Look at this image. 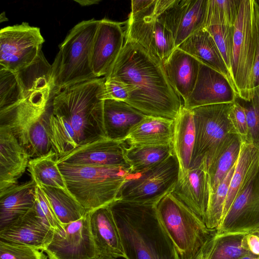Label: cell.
<instances>
[{
	"instance_id": "24",
	"label": "cell",
	"mask_w": 259,
	"mask_h": 259,
	"mask_svg": "<svg viewBox=\"0 0 259 259\" xmlns=\"http://www.w3.org/2000/svg\"><path fill=\"white\" fill-rule=\"evenodd\" d=\"M36 184L31 180L0 193V230L29 212L35 201Z\"/></svg>"
},
{
	"instance_id": "43",
	"label": "cell",
	"mask_w": 259,
	"mask_h": 259,
	"mask_svg": "<svg viewBox=\"0 0 259 259\" xmlns=\"http://www.w3.org/2000/svg\"><path fill=\"white\" fill-rule=\"evenodd\" d=\"M243 245L251 254L259 256V236L256 232L244 234Z\"/></svg>"
},
{
	"instance_id": "9",
	"label": "cell",
	"mask_w": 259,
	"mask_h": 259,
	"mask_svg": "<svg viewBox=\"0 0 259 259\" xmlns=\"http://www.w3.org/2000/svg\"><path fill=\"white\" fill-rule=\"evenodd\" d=\"M179 172L178 159L172 153L147 169L128 176L120 190L117 199L157 204L166 195L172 192Z\"/></svg>"
},
{
	"instance_id": "18",
	"label": "cell",
	"mask_w": 259,
	"mask_h": 259,
	"mask_svg": "<svg viewBox=\"0 0 259 259\" xmlns=\"http://www.w3.org/2000/svg\"><path fill=\"white\" fill-rule=\"evenodd\" d=\"M172 193L204 222L210 195L209 175L204 159L179 177Z\"/></svg>"
},
{
	"instance_id": "34",
	"label": "cell",
	"mask_w": 259,
	"mask_h": 259,
	"mask_svg": "<svg viewBox=\"0 0 259 259\" xmlns=\"http://www.w3.org/2000/svg\"><path fill=\"white\" fill-rule=\"evenodd\" d=\"M241 0H208L204 27L224 25L234 26Z\"/></svg>"
},
{
	"instance_id": "38",
	"label": "cell",
	"mask_w": 259,
	"mask_h": 259,
	"mask_svg": "<svg viewBox=\"0 0 259 259\" xmlns=\"http://www.w3.org/2000/svg\"><path fill=\"white\" fill-rule=\"evenodd\" d=\"M33 209L42 222L55 232L62 233L64 227L58 220L46 195L36 185Z\"/></svg>"
},
{
	"instance_id": "27",
	"label": "cell",
	"mask_w": 259,
	"mask_h": 259,
	"mask_svg": "<svg viewBox=\"0 0 259 259\" xmlns=\"http://www.w3.org/2000/svg\"><path fill=\"white\" fill-rule=\"evenodd\" d=\"M174 121L162 117L146 115L125 139L130 146L167 145L172 143Z\"/></svg>"
},
{
	"instance_id": "13",
	"label": "cell",
	"mask_w": 259,
	"mask_h": 259,
	"mask_svg": "<svg viewBox=\"0 0 259 259\" xmlns=\"http://www.w3.org/2000/svg\"><path fill=\"white\" fill-rule=\"evenodd\" d=\"M155 2L142 11L130 13L124 38L138 44L163 64L177 48L170 32L153 14Z\"/></svg>"
},
{
	"instance_id": "35",
	"label": "cell",
	"mask_w": 259,
	"mask_h": 259,
	"mask_svg": "<svg viewBox=\"0 0 259 259\" xmlns=\"http://www.w3.org/2000/svg\"><path fill=\"white\" fill-rule=\"evenodd\" d=\"M237 162V161H236ZM236 162L221 182L215 191L210 196L204 223L209 229H215L221 223L225 201Z\"/></svg>"
},
{
	"instance_id": "2",
	"label": "cell",
	"mask_w": 259,
	"mask_h": 259,
	"mask_svg": "<svg viewBox=\"0 0 259 259\" xmlns=\"http://www.w3.org/2000/svg\"><path fill=\"white\" fill-rule=\"evenodd\" d=\"M105 80L104 77L96 78L62 90L54 96L49 138L58 159L80 145L104 137L101 95Z\"/></svg>"
},
{
	"instance_id": "30",
	"label": "cell",
	"mask_w": 259,
	"mask_h": 259,
	"mask_svg": "<svg viewBox=\"0 0 259 259\" xmlns=\"http://www.w3.org/2000/svg\"><path fill=\"white\" fill-rule=\"evenodd\" d=\"M259 231V196L241 208L228 212L216 229L217 234H241Z\"/></svg>"
},
{
	"instance_id": "1",
	"label": "cell",
	"mask_w": 259,
	"mask_h": 259,
	"mask_svg": "<svg viewBox=\"0 0 259 259\" xmlns=\"http://www.w3.org/2000/svg\"><path fill=\"white\" fill-rule=\"evenodd\" d=\"M104 77L132 86L125 102L145 115L174 120L183 105L163 64L130 39L124 38L120 53Z\"/></svg>"
},
{
	"instance_id": "8",
	"label": "cell",
	"mask_w": 259,
	"mask_h": 259,
	"mask_svg": "<svg viewBox=\"0 0 259 259\" xmlns=\"http://www.w3.org/2000/svg\"><path fill=\"white\" fill-rule=\"evenodd\" d=\"M254 2L255 0H241L234 25L231 75L238 97L245 101H249L254 94Z\"/></svg>"
},
{
	"instance_id": "48",
	"label": "cell",
	"mask_w": 259,
	"mask_h": 259,
	"mask_svg": "<svg viewBox=\"0 0 259 259\" xmlns=\"http://www.w3.org/2000/svg\"><path fill=\"white\" fill-rule=\"evenodd\" d=\"M256 232H257V233L258 234V235L259 236V231H257Z\"/></svg>"
},
{
	"instance_id": "45",
	"label": "cell",
	"mask_w": 259,
	"mask_h": 259,
	"mask_svg": "<svg viewBox=\"0 0 259 259\" xmlns=\"http://www.w3.org/2000/svg\"><path fill=\"white\" fill-rule=\"evenodd\" d=\"M95 259H115L111 256L106 255L105 254H100L97 258Z\"/></svg>"
},
{
	"instance_id": "44",
	"label": "cell",
	"mask_w": 259,
	"mask_h": 259,
	"mask_svg": "<svg viewBox=\"0 0 259 259\" xmlns=\"http://www.w3.org/2000/svg\"><path fill=\"white\" fill-rule=\"evenodd\" d=\"M154 0H133L131 1L132 13L142 11L151 6Z\"/></svg>"
},
{
	"instance_id": "4",
	"label": "cell",
	"mask_w": 259,
	"mask_h": 259,
	"mask_svg": "<svg viewBox=\"0 0 259 259\" xmlns=\"http://www.w3.org/2000/svg\"><path fill=\"white\" fill-rule=\"evenodd\" d=\"M55 95L53 90L47 89L0 109V126L15 137L31 158L44 155L52 149L49 119Z\"/></svg>"
},
{
	"instance_id": "29",
	"label": "cell",
	"mask_w": 259,
	"mask_h": 259,
	"mask_svg": "<svg viewBox=\"0 0 259 259\" xmlns=\"http://www.w3.org/2000/svg\"><path fill=\"white\" fill-rule=\"evenodd\" d=\"M244 235L215 232L205 243L196 259H238L253 255L243 246Z\"/></svg>"
},
{
	"instance_id": "16",
	"label": "cell",
	"mask_w": 259,
	"mask_h": 259,
	"mask_svg": "<svg viewBox=\"0 0 259 259\" xmlns=\"http://www.w3.org/2000/svg\"><path fill=\"white\" fill-rule=\"evenodd\" d=\"M237 94L224 75L200 62L194 90L183 106L188 109L205 105L234 103Z\"/></svg>"
},
{
	"instance_id": "5",
	"label": "cell",
	"mask_w": 259,
	"mask_h": 259,
	"mask_svg": "<svg viewBox=\"0 0 259 259\" xmlns=\"http://www.w3.org/2000/svg\"><path fill=\"white\" fill-rule=\"evenodd\" d=\"M69 193L90 212L117 199L131 167L57 163Z\"/></svg>"
},
{
	"instance_id": "41",
	"label": "cell",
	"mask_w": 259,
	"mask_h": 259,
	"mask_svg": "<svg viewBox=\"0 0 259 259\" xmlns=\"http://www.w3.org/2000/svg\"><path fill=\"white\" fill-rule=\"evenodd\" d=\"M229 118L234 134L240 138L242 142H248V126L245 111L236 99L230 108Z\"/></svg>"
},
{
	"instance_id": "37",
	"label": "cell",
	"mask_w": 259,
	"mask_h": 259,
	"mask_svg": "<svg viewBox=\"0 0 259 259\" xmlns=\"http://www.w3.org/2000/svg\"><path fill=\"white\" fill-rule=\"evenodd\" d=\"M236 99L245 111L248 126V142L259 148V87L254 89L253 96L249 101L238 97Z\"/></svg>"
},
{
	"instance_id": "15",
	"label": "cell",
	"mask_w": 259,
	"mask_h": 259,
	"mask_svg": "<svg viewBox=\"0 0 259 259\" xmlns=\"http://www.w3.org/2000/svg\"><path fill=\"white\" fill-rule=\"evenodd\" d=\"M123 23L106 18L99 20L91 53V66L97 78L109 72L124 43Z\"/></svg>"
},
{
	"instance_id": "42",
	"label": "cell",
	"mask_w": 259,
	"mask_h": 259,
	"mask_svg": "<svg viewBox=\"0 0 259 259\" xmlns=\"http://www.w3.org/2000/svg\"><path fill=\"white\" fill-rule=\"evenodd\" d=\"M255 50L253 66V89L259 87V6L255 0L254 5Z\"/></svg>"
},
{
	"instance_id": "28",
	"label": "cell",
	"mask_w": 259,
	"mask_h": 259,
	"mask_svg": "<svg viewBox=\"0 0 259 259\" xmlns=\"http://www.w3.org/2000/svg\"><path fill=\"white\" fill-rule=\"evenodd\" d=\"M242 141L236 134H230L205 160L209 175L210 195L236 162Z\"/></svg>"
},
{
	"instance_id": "11",
	"label": "cell",
	"mask_w": 259,
	"mask_h": 259,
	"mask_svg": "<svg viewBox=\"0 0 259 259\" xmlns=\"http://www.w3.org/2000/svg\"><path fill=\"white\" fill-rule=\"evenodd\" d=\"M45 39L39 28L23 22L0 30V67L16 72L31 65Z\"/></svg>"
},
{
	"instance_id": "12",
	"label": "cell",
	"mask_w": 259,
	"mask_h": 259,
	"mask_svg": "<svg viewBox=\"0 0 259 259\" xmlns=\"http://www.w3.org/2000/svg\"><path fill=\"white\" fill-rule=\"evenodd\" d=\"M208 0H155L153 14L171 33L176 48L203 28Z\"/></svg>"
},
{
	"instance_id": "17",
	"label": "cell",
	"mask_w": 259,
	"mask_h": 259,
	"mask_svg": "<svg viewBox=\"0 0 259 259\" xmlns=\"http://www.w3.org/2000/svg\"><path fill=\"white\" fill-rule=\"evenodd\" d=\"M124 142L101 137L59 157L57 163L95 166H130L124 157Z\"/></svg>"
},
{
	"instance_id": "23",
	"label": "cell",
	"mask_w": 259,
	"mask_h": 259,
	"mask_svg": "<svg viewBox=\"0 0 259 259\" xmlns=\"http://www.w3.org/2000/svg\"><path fill=\"white\" fill-rule=\"evenodd\" d=\"M91 231L101 254L125 258L119 233L109 205L89 212Z\"/></svg>"
},
{
	"instance_id": "39",
	"label": "cell",
	"mask_w": 259,
	"mask_h": 259,
	"mask_svg": "<svg viewBox=\"0 0 259 259\" xmlns=\"http://www.w3.org/2000/svg\"><path fill=\"white\" fill-rule=\"evenodd\" d=\"M44 251L0 240V259H48Z\"/></svg>"
},
{
	"instance_id": "21",
	"label": "cell",
	"mask_w": 259,
	"mask_h": 259,
	"mask_svg": "<svg viewBox=\"0 0 259 259\" xmlns=\"http://www.w3.org/2000/svg\"><path fill=\"white\" fill-rule=\"evenodd\" d=\"M145 116L125 102L103 100L101 118L103 136L124 142L131 130Z\"/></svg>"
},
{
	"instance_id": "46",
	"label": "cell",
	"mask_w": 259,
	"mask_h": 259,
	"mask_svg": "<svg viewBox=\"0 0 259 259\" xmlns=\"http://www.w3.org/2000/svg\"><path fill=\"white\" fill-rule=\"evenodd\" d=\"M238 259H259V256L254 255H247L242 256Z\"/></svg>"
},
{
	"instance_id": "7",
	"label": "cell",
	"mask_w": 259,
	"mask_h": 259,
	"mask_svg": "<svg viewBox=\"0 0 259 259\" xmlns=\"http://www.w3.org/2000/svg\"><path fill=\"white\" fill-rule=\"evenodd\" d=\"M157 212L175 245L180 259H196L202 247L216 232L172 193L156 204Z\"/></svg>"
},
{
	"instance_id": "47",
	"label": "cell",
	"mask_w": 259,
	"mask_h": 259,
	"mask_svg": "<svg viewBox=\"0 0 259 259\" xmlns=\"http://www.w3.org/2000/svg\"><path fill=\"white\" fill-rule=\"evenodd\" d=\"M256 2H257V3L258 4V5L259 6V0H257V1L256 0Z\"/></svg>"
},
{
	"instance_id": "32",
	"label": "cell",
	"mask_w": 259,
	"mask_h": 259,
	"mask_svg": "<svg viewBox=\"0 0 259 259\" xmlns=\"http://www.w3.org/2000/svg\"><path fill=\"white\" fill-rule=\"evenodd\" d=\"M57 159V155L53 149L44 155L31 158L28 167L31 180L40 186L58 188L69 193Z\"/></svg>"
},
{
	"instance_id": "14",
	"label": "cell",
	"mask_w": 259,
	"mask_h": 259,
	"mask_svg": "<svg viewBox=\"0 0 259 259\" xmlns=\"http://www.w3.org/2000/svg\"><path fill=\"white\" fill-rule=\"evenodd\" d=\"M44 250L49 259H95L101 253L92 236L89 212L80 219L65 225Z\"/></svg>"
},
{
	"instance_id": "22",
	"label": "cell",
	"mask_w": 259,
	"mask_h": 259,
	"mask_svg": "<svg viewBox=\"0 0 259 259\" xmlns=\"http://www.w3.org/2000/svg\"><path fill=\"white\" fill-rule=\"evenodd\" d=\"M200 64L195 57L177 48L163 63L171 85L184 103L194 90Z\"/></svg>"
},
{
	"instance_id": "19",
	"label": "cell",
	"mask_w": 259,
	"mask_h": 259,
	"mask_svg": "<svg viewBox=\"0 0 259 259\" xmlns=\"http://www.w3.org/2000/svg\"><path fill=\"white\" fill-rule=\"evenodd\" d=\"M54 231L36 215L33 207L26 214L0 230V240L44 251L53 239Z\"/></svg>"
},
{
	"instance_id": "6",
	"label": "cell",
	"mask_w": 259,
	"mask_h": 259,
	"mask_svg": "<svg viewBox=\"0 0 259 259\" xmlns=\"http://www.w3.org/2000/svg\"><path fill=\"white\" fill-rule=\"evenodd\" d=\"M99 20L75 25L61 43L52 64L56 91L97 78L92 69L91 53Z\"/></svg>"
},
{
	"instance_id": "36",
	"label": "cell",
	"mask_w": 259,
	"mask_h": 259,
	"mask_svg": "<svg viewBox=\"0 0 259 259\" xmlns=\"http://www.w3.org/2000/svg\"><path fill=\"white\" fill-rule=\"evenodd\" d=\"M204 28L209 32L213 37L231 74L234 26L218 25L209 26Z\"/></svg>"
},
{
	"instance_id": "10",
	"label": "cell",
	"mask_w": 259,
	"mask_h": 259,
	"mask_svg": "<svg viewBox=\"0 0 259 259\" xmlns=\"http://www.w3.org/2000/svg\"><path fill=\"white\" fill-rule=\"evenodd\" d=\"M233 103L205 105L191 110L195 142L191 166L207 158L230 134H234L229 118Z\"/></svg>"
},
{
	"instance_id": "31",
	"label": "cell",
	"mask_w": 259,
	"mask_h": 259,
	"mask_svg": "<svg viewBox=\"0 0 259 259\" xmlns=\"http://www.w3.org/2000/svg\"><path fill=\"white\" fill-rule=\"evenodd\" d=\"M173 153L172 145H135L124 148V157L131 167L130 175L141 172Z\"/></svg>"
},
{
	"instance_id": "3",
	"label": "cell",
	"mask_w": 259,
	"mask_h": 259,
	"mask_svg": "<svg viewBox=\"0 0 259 259\" xmlns=\"http://www.w3.org/2000/svg\"><path fill=\"white\" fill-rule=\"evenodd\" d=\"M156 204L117 199L110 205L126 259H180Z\"/></svg>"
},
{
	"instance_id": "33",
	"label": "cell",
	"mask_w": 259,
	"mask_h": 259,
	"mask_svg": "<svg viewBox=\"0 0 259 259\" xmlns=\"http://www.w3.org/2000/svg\"><path fill=\"white\" fill-rule=\"evenodd\" d=\"M40 187L63 226L80 219L86 214L85 209L70 193L65 190L46 186Z\"/></svg>"
},
{
	"instance_id": "26",
	"label": "cell",
	"mask_w": 259,
	"mask_h": 259,
	"mask_svg": "<svg viewBox=\"0 0 259 259\" xmlns=\"http://www.w3.org/2000/svg\"><path fill=\"white\" fill-rule=\"evenodd\" d=\"M195 142V129L191 110L183 105L174 121L173 153L180 167L179 177L191 166Z\"/></svg>"
},
{
	"instance_id": "40",
	"label": "cell",
	"mask_w": 259,
	"mask_h": 259,
	"mask_svg": "<svg viewBox=\"0 0 259 259\" xmlns=\"http://www.w3.org/2000/svg\"><path fill=\"white\" fill-rule=\"evenodd\" d=\"M132 86L113 78H105L101 100L126 102L132 91Z\"/></svg>"
},
{
	"instance_id": "25",
	"label": "cell",
	"mask_w": 259,
	"mask_h": 259,
	"mask_svg": "<svg viewBox=\"0 0 259 259\" xmlns=\"http://www.w3.org/2000/svg\"><path fill=\"white\" fill-rule=\"evenodd\" d=\"M177 48L222 73L234 86L231 74L217 45L205 28H202L193 33Z\"/></svg>"
},
{
	"instance_id": "20",
	"label": "cell",
	"mask_w": 259,
	"mask_h": 259,
	"mask_svg": "<svg viewBox=\"0 0 259 259\" xmlns=\"http://www.w3.org/2000/svg\"><path fill=\"white\" fill-rule=\"evenodd\" d=\"M31 159L15 137L0 126V193L18 185Z\"/></svg>"
}]
</instances>
